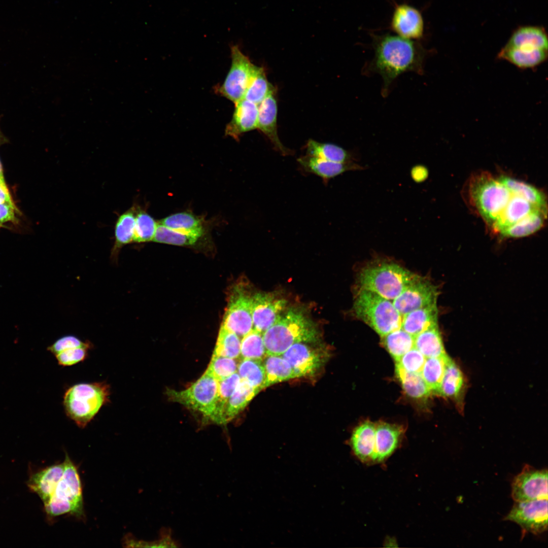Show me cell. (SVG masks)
<instances>
[{"mask_svg":"<svg viewBox=\"0 0 548 548\" xmlns=\"http://www.w3.org/2000/svg\"><path fill=\"white\" fill-rule=\"evenodd\" d=\"M374 55L365 67V73H377L383 81L382 94L386 96L392 82L401 74H423L426 50L417 41L397 35H373Z\"/></svg>","mask_w":548,"mask_h":548,"instance_id":"1","label":"cell"},{"mask_svg":"<svg viewBox=\"0 0 548 548\" xmlns=\"http://www.w3.org/2000/svg\"><path fill=\"white\" fill-rule=\"evenodd\" d=\"M241 340L236 334L221 325L213 355L235 359L241 355Z\"/></svg>","mask_w":548,"mask_h":548,"instance_id":"40","label":"cell"},{"mask_svg":"<svg viewBox=\"0 0 548 548\" xmlns=\"http://www.w3.org/2000/svg\"><path fill=\"white\" fill-rule=\"evenodd\" d=\"M319 337L316 325L304 313L296 309L282 314L263 333L267 355L281 356L292 345L316 343Z\"/></svg>","mask_w":548,"mask_h":548,"instance_id":"2","label":"cell"},{"mask_svg":"<svg viewBox=\"0 0 548 548\" xmlns=\"http://www.w3.org/2000/svg\"><path fill=\"white\" fill-rule=\"evenodd\" d=\"M419 276L397 263L376 261L360 270L357 282L359 288L370 290L393 301Z\"/></svg>","mask_w":548,"mask_h":548,"instance_id":"3","label":"cell"},{"mask_svg":"<svg viewBox=\"0 0 548 548\" xmlns=\"http://www.w3.org/2000/svg\"><path fill=\"white\" fill-rule=\"evenodd\" d=\"M395 372L403 389L409 396L414 398H422L430 394L431 391L420 372H407L396 364Z\"/></svg>","mask_w":548,"mask_h":548,"instance_id":"37","label":"cell"},{"mask_svg":"<svg viewBox=\"0 0 548 548\" xmlns=\"http://www.w3.org/2000/svg\"><path fill=\"white\" fill-rule=\"evenodd\" d=\"M287 301L271 293L258 292L252 296L253 328L263 333L277 321L286 308Z\"/></svg>","mask_w":548,"mask_h":548,"instance_id":"15","label":"cell"},{"mask_svg":"<svg viewBox=\"0 0 548 548\" xmlns=\"http://www.w3.org/2000/svg\"><path fill=\"white\" fill-rule=\"evenodd\" d=\"M157 223L146 211L137 207L133 242L144 243L153 241Z\"/></svg>","mask_w":548,"mask_h":548,"instance_id":"45","label":"cell"},{"mask_svg":"<svg viewBox=\"0 0 548 548\" xmlns=\"http://www.w3.org/2000/svg\"><path fill=\"white\" fill-rule=\"evenodd\" d=\"M219 382L207 370L186 389L166 390V395L172 401L200 412L213 421L218 398Z\"/></svg>","mask_w":548,"mask_h":548,"instance_id":"8","label":"cell"},{"mask_svg":"<svg viewBox=\"0 0 548 548\" xmlns=\"http://www.w3.org/2000/svg\"><path fill=\"white\" fill-rule=\"evenodd\" d=\"M547 499L515 501L504 520L513 522L526 533L540 534L547 529Z\"/></svg>","mask_w":548,"mask_h":548,"instance_id":"10","label":"cell"},{"mask_svg":"<svg viewBox=\"0 0 548 548\" xmlns=\"http://www.w3.org/2000/svg\"><path fill=\"white\" fill-rule=\"evenodd\" d=\"M275 91L276 88L267 79L264 68L255 65L244 98L259 105L268 95Z\"/></svg>","mask_w":548,"mask_h":548,"instance_id":"35","label":"cell"},{"mask_svg":"<svg viewBox=\"0 0 548 548\" xmlns=\"http://www.w3.org/2000/svg\"><path fill=\"white\" fill-rule=\"evenodd\" d=\"M64 469V462L55 464L33 474L29 478L28 487L40 497L44 504L52 497Z\"/></svg>","mask_w":548,"mask_h":548,"instance_id":"21","label":"cell"},{"mask_svg":"<svg viewBox=\"0 0 548 548\" xmlns=\"http://www.w3.org/2000/svg\"><path fill=\"white\" fill-rule=\"evenodd\" d=\"M469 195L473 206L491 227L505 208L511 193L497 179L482 173L471 180Z\"/></svg>","mask_w":548,"mask_h":548,"instance_id":"6","label":"cell"},{"mask_svg":"<svg viewBox=\"0 0 548 548\" xmlns=\"http://www.w3.org/2000/svg\"><path fill=\"white\" fill-rule=\"evenodd\" d=\"M414 347L427 358L446 355L438 325L430 327L415 337Z\"/></svg>","mask_w":548,"mask_h":548,"instance_id":"33","label":"cell"},{"mask_svg":"<svg viewBox=\"0 0 548 548\" xmlns=\"http://www.w3.org/2000/svg\"><path fill=\"white\" fill-rule=\"evenodd\" d=\"M450 358L447 354L426 358L420 373L431 391L437 393Z\"/></svg>","mask_w":548,"mask_h":548,"instance_id":"39","label":"cell"},{"mask_svg":"<svg viewBox=\"0 0 548 548\" xmlns=\"http://www.w3.org/2000/svg\"><path fill=\"white\" fill-rule=\"evenodd\" d=\"M63 474L47 503L46 513L56 517L70 513L77 517L83 514L82 485L77 467L66 454Z\"/></svg>","mask_w":548,"mask_h":548,"instance_id":"7","label":"cell"},{"mask_svg":"<svg viewBox=\"0 0 548 548\" xmlns=\"http://www.w3.org/2000/svg\"><path fill=\"white\" fill-rule=\"evenodd\" d=\"M542 210L525 199L511 194L505 208L491 226L495 232L499 233L504 228L512 225L530 213Z\"/></svg>","mask_w":548,"mask_h":548,"instance_id":"25","label":"cell"},{"mask_svg":"<svg viewBox=\"0 0 548 548\" xmlns=\"http://www.w3.org/2000/svg\"><path fill=\"white\" fill-rule=\"evenodd\" d=\"M276 91L268 95L259 105L257 128L270 140L276 150L284 155H289L290 150L280 141L277 132L278 106Z\"/></svg>","mask_w":548,"mask_h":548,"instance_id":"17","label":"cell"},{"mask_svg":"<svg viewBox=\"0 0 548 548\" xmlns=\"http://www.w3.org/2000/svg\"><path fill=\"white\" fill-rule=\"evenodd\" d=\"M297 161L305 172L316 175L325 182L347 171L365 169L356 162H335L307 155L298 158Z\"/></svg>","mask_w":548,"mask_h":548,"instance_id":"19","label":"cell"},{"mask_svg":"<svg viewBox=\"0 0 548 548\" xmlns=\"http://www.w3.org/2000/svg\"><path fill=\"white\" fill-rule=\"evenodd\" d=\"M92 348L81 347L62 351L55 355L59 365L62 366L74 365L84 361L88 357V351Z\"/></svg>","mask_w":548,"mask_h":548,"instance_id":"47","label":"cell"},{"mask_svg":"<svg viewBox=\"0 0 548 548\" xmlns=\"http://www.w3.org/2000/svg\"><path fill=\"white\" fill-rule=\"evenodd\" d=\"M497 57L519 68H531L540 65L546 60L547 50H523L504 46L499 51Z\"/></svg>","mask_w":548,"mask_h":548,"instance_id":"27","label":"cell"},{"mask_svg":"<svg viewBox=\"0 0 548 548\" xmlns=\"http://www.w3.org/2000/svg\"><path fill=\"white\" fill-rule=\"evenodd\" d=\"M237 373L241 379L253 387L260 390L263 389L265 372L262 360L243 359L237 365Z\"/></svg>","mask_w":548,"mask_h":548,"instance_id":"42","label":"cell"},{"mask_svg":"<svg viewBox=\"0 0 548 548\" xmlns=\"http://www.w3.org/2000/svg\"><path fill=\"white\" fill-rule=\"evenodd\" d=\"M309 344H295L281 355L291 365L296 378L314 374L325 363V352Z\"/></svg>","mask_w":548,"mask_h":548,"instance_id":"14","label":"cell"},{"mask_svg":"<svg viewBox=\"0 0 548 548\" xmlns=\"http://www.w3.org/2000/svg\"><path fill=\"white\" fill-rule=\"evenodd\" d=\"M18 212L15 205L0 204V227L7 222L16 223Z\"/></svg>","mask_w":548,"mask_h":548,"instance_id":"50","label":"cell"},{"mask_svg":"<svg viewBox=\"0 0 548 548\" xmlns=\"http://www.w3.org/2000/svg\"><path fill=\"white\" fill-rule=\"evenodd\" d=\"M410 175L415 182L421 183L427 180L429 176V171L426 166L419 164L414 165L411 168Z\"/></svg>","mask_w":548,"mask_h":548,"instance_id":"51","label":"cell"},{"mask_svg":"<svg viewBox=\"0 0 548 548\" xmlns=\"http://www.w3.org/2000/svg\"><path fill=\"white\" fill-rule=\"evenodd\" d=\"M0 180H4L2 165L0 161Z\"/></svg>","mask_w":548,"mask_h":548,"instance_id":"53","label":"cell"},{"mask_svg":"<svg viewBox=\"0 0 548 548\" xmlns=\"http://www.w3.org/2000/svg\"><path fill=\"white\" fill-rule=\"evenodd\" d=\"M353 310L357 318L381 337L401 327L402 316L392 300L370 290L359 288L355 298Z\"/></svg>","mask_w":548,"mask_h":548,"instance_id":"5","label":"cell"},{"mask_svg":"<svg viewBox=\"0 0 548 548\" xmlns=\"http://www.w3.org/2000/svg\"><path fill=\"white\" fill-rule=\"evenodd\" d=\"M263 362L265 379L263 389L296 378L290 364L282 356L266 355Z\"/></svg>","mask_w":548,"mask_h":548,"instance_id":"32","label":"cell"},{"mask_svg":"<svg viewBox=\"0 0 548 548\" xmlns=\"http://www.w3.org/2000/svg\"><path fill=\"white\" fill-rule=\"evenodd\" d=\"M403 432V428L396 425L382 422L375 426L372 464L384 462L393 453L398 447Z\"/></svg>","mask_w":548,"mask_h":548,"instance_id":"20","label":"cell"},{"mask_svg":"<svg viewBox=\"0 0 548 548\" xmlns=\"http://www.w3.org/2000/svg\"><path fill=\"white\" fill-rule=\"evenodd\" d=\"M547 470L537 469L526 464L511 483L514 501L547 499Z\"/></svg>","mask_w":548,"mask_h":548,"instance_id":"12","label":"cell"},{"mask_svg":"<svg viewBox=\"0 0 548 548\" xmlns=\"http://www.w3.org/2000/svg\"><path fill=\"white\" fill-rule=\"evenodd\" d=\"M222 325L243 337L253 328L252 296L239 286L233 288Z\"/></svg>","mask_w":548,"mask_h":548,"instance_id":"11","label":"cell"},{"mask_svg":"<svg viewBox=\"0 0 548 548\" xmlns=\"http://www.w3.org/2000/svg\"><path fill=\"white\" fill-rule=\"evenodd\" d=\"M305 148L306 155L333 162L350 163L357 160L350 152L333 144L320 143L310 139Z\"/></svg>","mask_w":548,"mask_h":548,"instance_id":"29","label":"cell"},{"mask_svg":"<svg viewBox=\"0 0 548 548\" xmlns=\"http://www.w3.org/2000/svg\"><path fill=\"white\" fill-rule=\"evenodd\" d=\"M110 386L106 382L81 383L69 387L63 397L66 416L85 428L110 400Z\"/></svg>","mask_w":548,"mask_h":548,"instance_id":"4","label":"cell"},{"mask_svg":"<svg viewBox=\"0 0 548 548\" xmlns=\"http://www.w3.org/2000/svg\"><path fill=\"white\" fill-rule=\"evenodd\" d=\"M136 208L135 205L132 206L121 214L116 221L115 242L111 253V259L114 262L117 261L121 248L133 242Z\"/></svg>","mask_w":548,"mask_h":548,"instance_id":"26","label":"cell"},{"mask_svg":"<svg viewBox=\"0 0 548 548\" xmlns=\"http://www.w3.org/2000/svg\"><path fill=\"white\" fill-rule=\"evenodd\" d=\"M463 384L462 373L455 363L450 358L437 393L444 397L458 395Z\"/></svg>","mask_w":548,"mask_h":548,"instance_id":"41","label":"cell"},{"mask_svg":"<svg viewBox=\"0 0 548 548\" xmlns=\"http://www.w3.org/2000/svg\"><path fill=\"white\" fill-rule=\"evenodd\" d=\"M3 203L15 205L5 180H0V204Z\"/></svg>","mask_w":548,"mask_h":548,"instance_id":"52","label":"cell"},{"mask_svg":"<svg viewBox=\"0 0 548 548\" xmlns=\"http://www.w3.org/2000/svg\"><path fill=\"white\" fill-rule=\"evenodd\" d=\"M89 347L92 348V344L89 341H84L73 335H67L57 339L47 349L54 355L64 350L76 347Z\"/></svg>","mask_w":548,"mask_h":548,"instance_id":"49","label":"cell"},{"mask_svg":"<svg viewBox=\"0 0 548 548\" xmlns=\"http://www.w3.org/2000/svg\"><path fill=\"white\" fill-rule=\"evenodd\" d=\"M437 286L426 277L419 276L409 283L393 301L401 316L417 309L436 302Z\"/></svg>","mask_w":548,"mask_h":548,"instance_id":"13","label":"cell"},{"mask_svg":"<svg viewBox=\"0 0 548 548\" xmlns=\"http://www.w3.org/2000/svg\"><path fill=\"white\" fill-rule=\"evenodd\" d=\"M260 391L246 380L241 379L226 404L223 416V424L231 421L243 410Z\"/></svg>","mask_w":548,"mask_h":548,"instance_id":"28","label":"cell"},{"mask_svg":"<svg viewBox=\"0 0 548 548\" xmlns=\"http://www.w3.org/2000/svg\"><path fill=\"white\" fill-rule=\"evenodd\" d=\"M375 425L366 421L353 431L350 443L354 454L362 462L372 463L375 448Z\"/></svg>","mask_w":548,"mask_h":548,"instance_id":"23","label":"cell"},{"mask_svg":"<svg viewBox=\"0 0 548 548\" xmlns=\"http://www.w3.org/2000/svg\"><path fill=\"white\" fill-rule=\"evenodd\" d=\"M437 302L413 310L402 316L401 328L415 337L423 331L438 325Z\"/></svg>","mask_w":548,"mask_h":548,"instance_id":"22","label":"cell"},{"mask_svg":"<svg viewBox=\"0 0 548 548\" xmlns=\"http://www.w3.org/2000/svg\"><path fill=\"white\" fill-rule=\"evenodd\" d=\"M240 381L241 378L236 372L227 378L218 381V398L213 421L214 423L223 424V416L226 404Z\"/></svg>","mask_w":548,"mask_h":548,"instance_id":"44","label":"cell"},{"mask_svg":"<svg viewBox=\"0 0 548 548\" xmlns=\"http://www.w3.org/2000/svg\"><path fill=\"white\" fill-rule=\"evenodd\" d=\"M158 223L169 229L183 231H206V227L203 219L187 212L172 214Z\"/></svg>","mask_w":548,"mask_h":548,"instance_id":"38","label":"cell"},{"mask_svg":"<svg viewBox=\"0 0 548 548\" xmlns=\"http://www.w3.org/2000/svg\"><path fill=\"white\" fill-rule=\"evenodd\" d=\"M237 364L235 359L213 354L206 370L220 381L237 372Z\"/></svg>","mask_w":548,"mask_h":548,"instance_id":"46","label":"cell"},{"mask_svg":"<svg viewBox=\"0 0 548 548\" xmlns=\"http://www.w3.org/2000/svg\"><path fill=\"white\" fill-rule=\"evenodd\" d=\"M241 355L243 359L263 360L267 355L263 338V333L253 328L242 337Z\"/></svg>","mask_w":548,"mask_h":548,"instance_id":"43","label":"cell"},{"mask_svg":"<svg viewBox=\"0 0 548 548\" xmlns=\"http://www.w3.org/2000/svg\"><path fill=\"white\" fill-rule=\"evenodd\" d=\"M505 46L524 50H547V35L545 29L541 26H520L512 32Z\"/></svg>","mask_w":548,"mask_h":548,"instance_id":"24","label":"cell"},{"mask_svg":"<svg viewBox=\"0 0 548 548\" xmlns=\"http://www.w3.org/2000/svg\"><path fill=\"white\" fill-rule=\"evenodd\" d=\"M205 232L175 230L158 223L153 241L177 246H191L195 244Z\"/></svg>","mask_w":548,"mask_h":548,"instance_id":"34","label":"cell"},{"mask_svg":"<svg viewBox=\"0 0 548 548\" xmlns=\"http://www.w3.org/2000/svg\"><path fill=\"white\" fill-rule=\"evenodd\" d=\"M513 195L519 196L533 205L547 210V203L544 194L535 187L505 176L497 179Z\"/></svg>","mask_w":548,"mask_h":548,"instance_id":"31","label":"cell"},{"mask_svg":"<svg viewBox=\"0 0 548 548\" xmlns=\"http://www.w3.org/2000/svg\"><path fill=\"white\" fill-rule=\"evenodd\" d=\"M382 345L395 361L414 347L415 337L401 327L381 337Z\"/></svg>","mask_w":548,"mask_h":548,"instance_id":"36","label":"cell"},{"mask_svg":"<svg viewBox=\"0 0 548 548\" xmlns=\"http://www.w3.org/2000/svg\"><path fill=\"white\" fill-rule=\"evenodd\" d=\"M258 114V105L244 98L236 102L225 135L238 140L243 133L257 129Z\"/></svg>","mask_w":548,"mask_h":548,"instance_id":"18","label":"cell"},{"mask_svg":"<svg viewBox=\"0 0 548 548\" xmlns=\"http://www.w3.org/2000/svg\"><path fill=\"white\" fill-rule=\"evenodd\" d=\"M230 51L231 66L217 91L235 104L244 98L255 65L243 53L238 45H231Z\"/></svg>","mask_w":548,"mask_h":548,"instance_id":"9","label":"cell"},{"mask_svg":"<svg viewBox=\"0 0 548 548\" xmlns=\"http://www.w3.org/2000/svg\"><path fill=\"white\" fill-rule=\"evenodd\" d=\"M547 211L537 210L524 217L499 233L504 237L518 238L530 235L544 225Z\"/></svg>","mask_w":548,"mask_h":548,"instance_id":"30","label":"cell"},{"mask_svg":"<svg viewBox=\"0 0 548 548\" xmlns=\"http://www.w3.org/2000/svg\"><path fill=\"white\" fill-rule=\"evenodd\" d=\"M426 358L415 347L405 353L396 362V364L409 372H420Z\"/></svg>","mask_w":548,"mask_h":548,"instance_id":"48","label":"cell"},{"mask_svg":"<svg viewBox=\"0 0 548 548\" xmlns=\"http://www.w3.org/2000/svg\"><path fill=\"white\" fill-rule=\"evenodd\" d=\"M390 27L396 35L409 40L418 41L424 34V24L421 13L407 4H398L395 7Z\"/></svg>","mask_w":548,"mask_h":548,"instance_id":"16","label":"cell"}]
</instances>
